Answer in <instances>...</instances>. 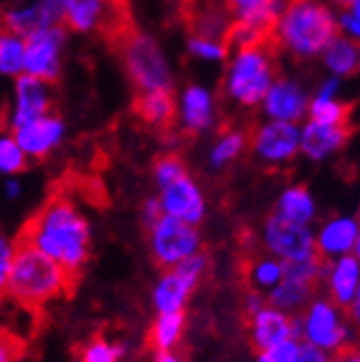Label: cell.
I'll list each match as a JSON object with an SVG mask.
<instances>
[{
    "label": "cell",
    "mask_w": 360,
    "mask_h": 362,
    "mask_svg": "<svg viewBox=\"0 0 360 362\" xmlns=\"http://www.w3.org/2000/svg\"><path fill=\"white\" fill-rule=\"evenodd\" d=\"M298 341L291 339V341H285L272 349H265V351H259L257 354V362H296L298 358Z\"/></svg>",
    "instance_id": "cell-40"
},
{
    "label": "cell",
    "mask_w": 360,
    "mask_h": 362,
    "mask_svg": "<svg viewBox=\"0 0 360 362\" xmlns=\"http://www.w3.org/2000/svg\"><path fill=\"white\" fill-rule=\"evenodd\" d=\"M188 24L190 35L229 41L236 20L227 0H194V3H190Z\"/></svg>",
    "instance_id": "cell-20"
},
{
    "label": "cell",
    "mask_w": 360,
    "mask_h": 362,
    "mask_svg": "<svg viewBox=\"0 0 360 362\" xmlns=\"http://www.w3.org/2000/svg\"><path fill=\"white\" fill-rule=\"evenodd\" d=\"M302 334L308 345H315L324 351H339L345 347L349 328L341 306H337L330 298L310 302L302 320Z\"/></svg>",
    "instance_id": "cell-11"
},
{
    "label": "cell",
    "mask_w": 360,
    "mask_h": 362,
    "mask_svg": "<svg viewBox=\"0 0 360 362\" xmlns=\"http://www.w3.org/2000/svg\"><path fill=\"white\" fill-rule=\"evenodd\" d=\"M310 98L294 78H277L261 102V110L269 121L300 123L308 117Z\"/></svg>",
    "instance_id": "cell-16"
},
{
    "label": "cell",
    "mask_w": 360,
    "mask_h": 362,
    "mask_svg": "<svg viewBox=\"0 0 360 362\" xmlns=\"http://www.w3.org/2000/svg\"><path fill=\"white\" fill-rule=\"evenodd\" d=\"M186 52L201 63H227V59L231 54V45H229V41L209 39V37H201V35H188Z\"/></svg>",
    "instance_id": "cell-34"
},
{
    "label": "cell",
    "mask_w": 360,
    "mask_h": 362,
    "mask_svg": "<svg viewBox=\"0 0 360 362\" xmlns=\"http://www.w3.org/2000/svg\"><path fill=\"white\" fill-rule=\"evenodd\" d=\"M69 289V274L52 259L18 242L7 293L26 308H39Z\"/></svg>",
    "instance_id": "cell-4"
},
{
    "label": "cell",
    "mask_w": 360,
    "mask_h": 362,
    "mask_svg": "<svg viewBox=\"0 0 360 362\" xmlns=\"http://www.w3.org/2000/svg\"><path fill=\"white\" fill-rule=\"evenodd\" d=\"M274 48L272 39H265L231 50L222 76V93L231 104L240 108L261 106L269 86L279 78Z\"/></svg>",
    "instance_id": "cell-3"
},
{
    "label": "cell",
    "mask_w": 360,
    "mask_h": 362,
    "mask_svg": "<svg viewBox=\"0 0 360 362\" xmlns=\"http://www.w3.org/2000/svg\"><path fill=\"white\" fill-rule=\"evenodd\" d=\"M5 3H7V0H0V11H3V7H5Z\"/></svg>",
    "instance_id": "cell-52"
},
{
    "label": "cell",
    "mask_w": 360,
    "mask_h": 362,
    "mask_svg": "<svg viewBox=\"0 0 360 362\" xmlns=\"http://www.w3.org/2000/svg\"><path fill=\"white\" fill-rule=\"evenodd\" d=\"M184 332H186V310L156 315L149 341L156 347V351H175L184 339Z\"/></svg>",
    "instance_id": "cell-29"
},
{
    "label": "cell",
    "mask_w": 360,
    "mask_h": 362,
    "mask_svg": "<svg viewBox=\"0 0 360 362\" xmlns=\"http://www.w3.org/2000/svg\"><path fill=\"white\" fill-rule=\"evenodd\" d=\"M78 276L93 252V226L86 214L67 197H54L22 229L20 240Z\"/></svg>",
    "instance_id": "cell-1"
},
{
    "label": "cell",
    "mask_w": 360,
    "mask_h": 362,
    "mask_svg": "<svg viewBox=\"0 0 360 362\" xmlns=\"http://www.w3.org/2000/svg\"><path fill=\"white\" fill-rule=\"evenodd\" d=\"M127 354V345L121 341H108L104 337L91 339L80 351V362H121Z\"/></svg>",
    "instance_id": "cell-36"
},
{
    "label": "cell",
    "mask_w": 360,
    "mask_h": 362,
    "mask_svg": "<svg viewBox=\"0 0 360 362\" xmlns=\"http://www.w3.org/2000/svg\"><path fill=\"white\" fill-rule=\"evenodd\" d=\"M341 78L330 76L328 80L322 82L318 93L310 98L308 104V121L318 123H328V125H349V104H343L337 93H339Z\"/></svg>",
    "instance_id": "cell-23"
},
{
    "label": "cell",
    "mask_w": 360,
    "mask_h": 362,
    "mask_svg": "<svg viewBox=\"0 0 360 362\" xmlns=\"http://www.w3.org/2000/svg\"><path fill=\"white\" fill-rule=\"evenodd\" d=\"M54 84L33 76H18L11 86V95L3 115L7 132H16L30 121H37L54 112Z\"/></svg>",
    "instance_id": "cell-8"
},
{
    "label": "cell",
    "mask_w": 360,
    "mask_h": 362,
    "mask_svg": "<svg viewBox=\"0 0 360 362\" xmlns=\"http://www.w3.org/2000/svg\"><path fill=\"white\" fill-rule=\"evenodd\" d=\"M326 281L330 300L341 308H349L360 287V261L356 255H343L332 265H328Z\"/></svg>",
    "instance_id": "cell-24"
},
{
    "label": "cell",
    "mask_w": 360,
    "mask_h": 362,
    "mask_svg": "<svg viewBox=\"0 0 360 362\" xmlns=\"http://www.w3.org/2000/svg\"><path fill=\"white\" fill-rule=\"evenodd\" d=\"M119 59L137 93L175 88L170 59L156 35L145 30H123L119 35Z\"/></svg>",
    "instance_id": "cell-5"
},
{
    "label": "cell",
    "mask_w": 360,
    "mask_h": 362,
    "mask_svg": "<svg viewBox=\"0 0 360 362\" xmlns=\"http://www.w3.org/2000/svg\"><path fill=\"white\" fill-rule=\"evenodd\" d=\"M28 158L22 151L16 136L7 129H0V175L3 177H13L22 175L28 166Z\"/></svg>",
    "instance_id": "cell-35"
},
{
    "label": "cell",
    "mask_w": 360,
    "mask_h": 362,
    "mask_svg": "<svg viewBox=\"0 0 360 362\" xmlns=\"http://www.w3.org/2000/svg\"><path fill=\"white\" fill-rule=\"evenodd\" d=\"M199 283L190 279L184 269H162L160 279L151 287V306L156 315L184 313Z\"/></svg>",
    "instance_id": "cell-18"
},
{
    "label": "cell",
    "mask_w": 360,
    "mask_h": 362,
    "mask_svg": "<svg viewBox=\"0 0 360 362\" xmlns=\"http://www.w3.org/2000/svg\"><path fill=\"white\" fill-rule=\"evenodd\" d=\"M22 194H24V181H22V177L20 175L5 177V181H3V197L7 201H18V199H22Z\"/></svg>",
    "instance_id": "cell-44"
},
{
    "label": "cell",
    "mask_w": 360,
    "mask_h": 362,
    "mask_svg": "<svg viewBox=\"0 0 360 362\" xmlns=\"http://www.w3.org/2000/svg\"><path fill=\"white\" fill-rule=\"evenodd\" d=\"M119 0H63L61 24L67 33L102 35L123 33Z\"/></svg>",
    "instance_id": "cell-10"
},
{
    "label": "cell",
    "mask_w": 360,
    "mask_h": 362,
    "mask_svg": "<svg viewBox=\"0 0 360 362\" xmlns=\"http://www.w3.org/2000/svg\"><path fill=\"white\" fill-rule=\"evenodd\" d=\"M287 3H296V0H287Z\"/></svg>",
    "instance_id": "cell-54"
},
{
    "label": "cell",
    "mask_w": 360,
    "mask_h": 362,
    "mask_svg": "<svg viewBox=\"0 0 360 362\" xmlns=\"http://www.w3.org/2000/svg\"><path fill=\"white\" fill-rule=\"evenodd\" d=\"M147 244L151 259L162 269H173L203 250L199 226H192L188 222L164 214L147 229Z\"/></svg>",
    "instance_id": "cell-6"
},
{
    "label": "cell",
    "mask_w": 360,
    "mask_h": 362,
    "mask_svg": "<svg viewBox=\"0 0 360 362\" xmlns=\"http://www.w3.org/2000/svg\"><path fill=\"white\" fill-rule=\"evenodd\" d=\"M248 147V134L242 129H224L216 136V141L209 147L207 164L211 170H222L233 164L244 149Z\"/></svg>",
    "instance_id": "cell-28"
},
{
    "label": "cell",
    "mask_w": 360,
    "mask_h": 362,
    "mask_svg": "<svg viewBox=\"0 0 360 362\" xmlns=\"http://www.w3.org/2000/svg\"><path fill=\"white\" fill-rule=\"evenodd\" d=\"M358 54H360V43L352 41L345 35H337L328 43V48L322 52V59L335 78H347L358 71Z\"/></svg>",
    "instance_id": "cell-27"
},
{
    "label": "cell",
    "mask_w": 360,
    "mask_h": 362,
    "mask_svg": "<svg viewBox=\"0 0 360 362\" xmlns=\"http://www.w3.org/2000/svg\"><path fill=\"white\" fill-rule=\"evenodd\" d=\"M233 13L236 26L261 37L269 39L272 28L287 7V0H227Z\"/></svg>",
    "instance_id": "cell-19"
},
{
    "label": "cell",
    "mask_w": 360,
    "mask_h": 362,
    "mask_svg": "<svg viewBox=\"0 0 360 362\" xmlns=\"http://www.w3.org/2000/svg\"><path fill=\"white\" fill-rule=\"evenodd\" d=\"M347 317L349 320L360 328V287H358V291H356V298H354V302L349 304V310H347Z\"/></svg>",
    "instance_id": "cell-48"
},
{
    "label": "cell",
    "mask_w": 360,
    "mask_h": 362,
    "mask_svg": "<svg viewBox=\"0 0 360 362\" xmlns=\"http://www.w3.org/2000/svg\"><path fill=\"white\" fill-rule=\"evenodd\" d=\"M315 293V285L294 281V279H283L267 296V302L272 308H279L283 313L300 310L308 304V300Z\"/></svg>",
    "instance_id": "cell-31"
},
{
    "label": "cell",
    "mask_w": 360,
    "mask_h": 362,
    "mask_svg": "<svg viewBox=\"0 0 360 362\" xmlns=\"http://www.w3.org/2000/svg\"><path fill=\"white\" fill-rule=\"evenodd\" d=\"M186 173H188V166L182 158L175 156V153H164L153 162L151 179H153L156 188H162V186L170 184V181H175L177 177H182Z\"/></svg>",
    "instance_id": "cell-37"
},
{
    "label": "cell",
    "mask_w": 360,
    "mask_h": 362,
    "mask_svg": "<svg viewBox=\"0 0 360 362\" xmlns=\"http://www.w3.org/2000/svg\"><path fill=\"white\" fill-rule=\"evenodd\" d=\"M48 24H57V20L43 11L37 0H7L3 11H0V28L22 37H28L30 33Z\"/></svg>",
    "instance_id": "cell-22"
},
{
    "label": "cell",
    "mask_w": 360,
    "mask_h": 362,
    "mask_svg": "<svg viewBox=\"0 0 360 362\" xmlns=\"http://www.w3.org/2000/svg\"><path fill=\"white\" fill-rule=\"evenodd\" d=\"M16 252H18V242L9 233H5L3 229H0V296L7 293Z\"/></svg>",
    "instance_id": "cell-38"
},
{
    "label": "cell",
    "mask_w": 360,
    "mask_h": 362,
    "mask_svg": "<svg viewBox=\"0 0 360 362\" xmlns=\"http://www.w3.org/2000/svg\"><path fill=\"white\" fill-rule=\"evenodd\" d=\"M274 214L294 224L306 226L315 218V201L304 186H291L281 194Z\"/></svg>",
    "instance_id": "cell-30"
},
{
    "label": "cell",
    "mask_w": 360,
    "mask_h": 362,
    "mask_svg": "<svg viewBox=\"0 0 360 362\" xmlns=\"http://www.w3.org/2000/svg\"><path fill=\"white\" fill-rule=\"evenodd\" d=\"M332 362H360V345H345L335 351Z\"/></svg>",
    "instance_id": "cell-46"
},
{
    "label": "cell",
    "mask_w": 360,
    "mask_h": 362,
    "mask_svg": "<svg viewBox=\"0 0 360 362\" xmlns=\"http://www.w3.org/2000/svg\"><path fill=\"white\" fill-rule=\"evenodd\" d=\"M246 281L250 291H272L283 281V261L274 257H255L246 263Z\"/></svg>",
    "instance_id": "cell-32"
},
{
    "label": "cell",
    "mask_w": 360,
    "mask_h": 362,
    "mask_svg": "<svg viewBox=\"0 0 360 362\" xmlns=\"http://www.w3.org/2000/svg\"><path fill=\"white\" fill-rule=\"evenodd\" d=\"M296 362H332V358H330L324 349L304 343V345L298 347V358H296Z\"/></svg>",
    "instance_id": "cell-42"
},
{
    "label": "cell",
    "mask_w": 360,
    "mask_h": 362,
    "mask_svg": "<svg viewBox=\"0 0 360 362\" xmlns=\"http://www.w3.org/2000/svg\"><path fill=\"white\" fill-rule=\"evenodd\" d=\"M67 41L69 33L61 22L48 24L24 37V74L50 84L59 82L65 69Z\"/></svg>",
    "instance_id": "cell-7"
},
{
    "label": "cell",
    "mask_w": 360,
    "mask_h": 362,
    "mask_svg": "<svg viewBox=\"0 0 360 362\" xmlns=\"http://www.w3.org/2000/svg\"><path fill=\"white\" fill-rule=\"evenodd\" d=\"M190 3H194V0H190Z\"/></svg>",
    "instance_id": "cell-55"
},
{
    "label": "cell",
    "mask_w": 360,
    "mask_h": 362,
    "mask_svg": "<svg viewBox=\"0 0 360 362\" xmlns=\"http://www.w3.org/2000/svg\"><path fill=\"white\" fill-rule=\"evenodd\" d=\"M218 104L211 88L190 82L175 95V123L184 134H205L216 125Z\"/></svg>",
    "instance_id": "cell-13"
},
{
    "label": "cell",
    "mask_w": 360,
    "mask_h": 362,
    "mask_svg": "<svg viewBox=\"0 0 360 362\" xmlns=\"http://www.w3.org/2000/svg\"><path fill=\"white\" fill-rule=\"evenodd\" d=\"M248 330H250V341L255 349L265 351L302 334V322L294 320V317H289L287 313L279 308L263 306L257 315H252L248 320Z\"/></svg>",
    "instance_id": "cell-17"
},
{
    "label": "cell",
    "mask_w": 360,
    "mask_h": 362,
    "mask_svg": "<svg viewBox=\"0 0 360 362\" xmlns=\"http://www.w3.org/2000/svg\"><path fill=\"white\" fill-rule=\"evenodd\" d=\"M156 197L160 201L164 216L188 222L192 226H199L205 220L207 201H205V194L199 186V181L190 173L177 177L170 184L158 188Z\"/></svg>",
    "instance_id": "cell-14"
},
{
    "label": "cell",
    "mask_w": 360,
    "mask_h": 362,
    "mask_svg": "<svg viewBox=\"0 0 360 362\" xmlns=\"http://www.w3.org/2000/svg\"><path fill=\"white\" fill-rule=\"evenodd\" d=\"M339 30L345 33L352 41L360 43V0H352L347 7H343L341 16L337 18Z\"/></svg>",
    "instance_id": "cell-39"
},
{
    "label": "cell",
    "mask_w": 360,
    "mask_h": 362,
    "mask_svg": "<svg viewBox=\"0 0 360 362\" xmlns=\"http://www.w3.org/2000/svg\"><path fill=\"white\" fill-rule=\"evenodd\" d=\"M24 37L0 28V78L16 80L24 74Z\"/></svg>",
    "instance_id": "cell-33"
},
{
    "label": "cell",
    "mask_w": 360,
    "mask_h": 362,
    "mask_svg": "<svg viewBox=\"0 0 360 362\" xmlns=\"http://www.w3.org/2000/svg\"><path fill=\"white\" fill-rule=\"evenodd\" d=\"M337 35L339 24L330 7L318 0H296V3H287L269 39L294 59L306 61L322 57Z\"/></svg>",
    "instance_id": "cell-2"
},
{
    "label": "cell",
    "mask_w": 360,
    "mask_h": 362,
    "mask_svg": "<svg viewBox=\"0 0 360 362\" xmlns=\"http://www.w3.org/2000/svg\"><path fill=\"white\" fill-rule=\"evenodd\" d=\"M162 216V207H160V201L156 194H147L143 201H141V207H139V220L141 224L145 226V231L149 229L151 224H156V220Z\"/></svg>",
    "instance_id": "cell-41"
},
{
    "label": "cell",
    "mask_w": 360,
    "mask_h": 362,
    "mask_svg": "<svg viewBox=\"0 0 360 362\" xmlns=\"http://www.w3.org/2000/svg\"><path fill=\"white\" fill-rule=\"evenodd\" d=\"M358 71H360V54H358Z\"/></svg>",
    "instance_id": "cell-53"
},
{
    "label": "cell",
    "mask_w": 360,
    "mask_h": 362,
    "mask_svg": "<svg viewBox=\"0 0 360 362\" xmlns=\"http://www.w3.org/2000/svg\"><path fill=\"white\" fill-rule=\"evenodd\" d=\"M354 252H356V259L360 261V231H358V240H356V246H354Z\"/></svg>",
    "instance_id": "cell-50"
},
{
    "label": "cell",
    "mask_w": 360,
    "mask_h": 362,
    "mask_svg": "<svg viewBox=\"0 0 360 362\" xmlns=\"http://www.w3.org/2000/svg\"><path fill=\"white\" fill-rule=\"evenodd\" d=\"M263 246L274 259L283 263L318 259V244L308 226L294 224L272 214L263 224ZM322 259V257H320Z\"/></svg>",
    "instance_id": "cell-9"
},
{
    "label": "cell",
    "mask_w": 360,
    "mask_h": 362,
    "mask_svg": "<svg viewBox=\"0 0 360 362\" xmlns=\"http://www.w3.org/2000/svg\"><path fill=\"white\" fill-rule=\"evenodd\" d=\"M255 158L267 166H283L300 151V125L285 121H265L248 136Z\"/></svg>",
    "instance_id": "cell-12"
},
{
    "label": "cell",
    "mask_w": 360,
    "mask_h": 362,
    "mask_svg": "<svg viewBox=\"0 0 360 362\" xmlns=\"http://www.w3.org/2000/svg\"><path fill=\"white\" fill-rule=\"evenodd\" d=\"M18 360V341L9 332H0V362Z\"/></svg>",
    "instance_id": "cell-43"
},
{
    "label": "cell",
    "mask_w": 360,
    "mask_h": 362,
    "mask_svg": "<svg viewBox=\"0 0 360 362\" xmlns=\"http://www.w3.org/2000/svg\"><path fill=\"white\" fill-rule=\"evenodd\" d=\"M137 115L141 117L143 123L156 127V129H166L168 125L175 123V93L173 90H149V93H139L137 95Z\"/></svg>",
    "instance_id": "cell-26"
},
{
    "label": "cell",
    "mask_w": 360,
    "mask_h": 362,
    "mask_svg": "<svg viewBox=\"0 0 360 362\" xmlns=\"http://www.w3.org/2000/svg\"><path fill=\"white\" fill-rule=\"evenodd\" d=\"M263 306H265V304H263L261 293H257V291H248V293H246V298H244V313H246V320H250L252 315H257Z\"/></svg>",
    "instance_id": "cell-45"
},
{
    "label": "cell",
    "mask_w": 360,
    "mask_h": 362,
    "mask_svg": "<svg viewBox=\"0 0 360 362\" xmlns=\"http://www.w3.org/2000/svg\"><path fill=\"white\" fill-rule=\"evenodd\" d=\"M352 136L349 125H328L318 121H306L300 127V151L308 160H326L345 147Z\"/></svg>",
    "instance_id": "cell-21"
},
{
    "label": "cell",
    "mask_w": 360,
    "mask_h": 362,
    "mask_svg": "<svg viewBox=\"0 0 360 362\" xmlns=\"http://www.w3.org/2000/svg\"><path fill=\"white\" fill-rule=\"evenodd\" d=\"M28 160H46L67 141V121L54 110L11 132Z\"/></svg>",
    "instance_id": "cell-15"
},
{
    "label": "cell",
    "mask_w": 360,
    "mask_h": 362,
    "mask_svg": "<svg viewBox=\"0 0 360 362\" xmlns=\"http://www.w3.org/2000/svg\"><path fill=\"white\" fill-rule=\"evenodd\" d=\"M37 3L43 7V11H46L52 20L61 22V13H63V0H37Z\"/></svg>",
    "instance_id": "cell-47"
},
{
    "label": "cell",
    "mask_w": 360,
    "mask_h": 362,
    "mask_svg": "<svg viewBox=\"0 0 360 362\" xmlns=\"http://www.w3.org/2000/svg\"><path fill=\"white\" fill-rule=\"evenodd\" d=\"M358 231H360L358 222L354 218H349V216L328 220L322 226L320 235L315 238V244H318V255L322 259L349 255V250H354V246H356Z\"/></svg>",
    "instance_id": "cell-25"
},
{
    "label": "cell",
    "mask_w": 360,
    "mask_h": 362,
    "mask_svg": "<svg viewBox=\"0 0 360 362\" xmlns=\"http://www.w3.org/2000/svg\"><path fill=\"white\" fill-rule=\"evenodd\" d=\"M153 362H186L177 351H156Z\"/></svg>",
    "instance_id": "cell-49"
},
{
    "label": "cell",
    "mask_w": 360,
    "mask_h": 362,
    "mask_svg": "<svg viewBox=\"0 0 360 362\" xmlns=\"http://www.w3.org/2000/svg\"><path fill=\"white\" fill-rule=\"evenodd\" d=\"M335 3H337V5H341V7H347V5L352 3V0H335Z\"/></svg>",
    "instance_id": "cell-51"
}]
</instances>
